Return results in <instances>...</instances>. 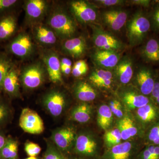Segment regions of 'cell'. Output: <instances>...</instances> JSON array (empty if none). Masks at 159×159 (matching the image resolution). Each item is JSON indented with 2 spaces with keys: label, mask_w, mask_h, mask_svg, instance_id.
Instances as JSON below:
<instances>
[{
  "label": "cell",
  "mask_w": 159,
  "mask_h": 159,
  "mask_svg": "<svg viewBox=\"0 0 159 159\" xmlns=\"http://www.w3.org/2000/svg\"><path fill=\"white\" fill-rule=\"evenodd\" d=\"M48 5L44 0H29L25 6L26 19L30 24L36 25L43 19L48 12Z\"/></svg>",
  "instance_id": "obj_16"
},
{
  "label": "cell",
  "mask_w": 159,
  "mask_h": 159,
  "mask_svg": "<svg viewBox=\"0 0 159 159\" xmlns=\"http://www.w3.org/2000/svg\"><path fill=\"white\" fill-rule=\"evenodd\" d=\"M150 20L142 11H138L126 25V34L131 46L139 45L143 42L150 30Z\"/></svg>",
  "instance_id": "obj_3"
},
{
  "label": "cell",
  "mask_w": 159,
  "mask_h": 159,
  "mask_svg": "<svg viewBox=\"0 0 159 159\" xmlns=\"http://www.w3.org/2000/svg\"><path fill=\"white\" fill-rule=\"evenodd\" d=\"M151 26L156 31H159V4L155 7L152 12L150 20Z\"/></svg>",
  "instance_id": "obj_39"
},
{
  "label": "cell",
  "mask_w": 159,
  "mask_h": 159,
  "mask_svg": "<svg viewBox=\"0 0 159 159\" xmlns=\"http://www.w3.org/2000/svg\"><path fill=\"white\" fill-rule=\"evenodd\" d=\"M151 1L149 0H133L129 1V3L132 5L141 6L142 7H148L150 6Z\"/></svg>",
  "instance_id": "obj_44"
},
{
  "label": "cell",
  "mask_w": 159,
  "mask_h": 159,
  "mask_svg": "<svg viewBox=\"0 0 159 159\" xmlns=\"http://www.w3.org/2000/svg\"><path fill=\"white\" fill-rule=\"evenodd\" d=\"M61 61V70L67 67H72V61L67 57H63Z\"/></svg>",
  "instance_id": "obj_45"
},
{
  "label": "cell",
  "mask_w": 159,
  "mask_h": 159,
  "mask_svg": "<svg viewBox=\"0 0 159 159\" xmlns=\"http://www.w3.org/2000/svg\"><path fill=\"white\" fill-rule=\"evenodd\" d=\"M16 28V20L12 16H8L0 20V39L9 38Z\"/></svg>",
  "instance_id": "obj_29"
},
{
  "label": "cell",
  "mask_w": 159,
  "mask_h": 159,
  "mask_svg": "<svg viewBox=\"0 0 159 159\" xmlns=\"http://www.w3.org/2000/svg\"><path fill=\"white\" fill-rule=\"evenodd\" d=\"M156 2H157L158 3V4H159V1H156Z\"/></svg>",
  "instance_id": "obj_49"
},
{
  "label": "cell",
  "mask_w": 159,
  "mask_h": 159,
  "mask_svg": "<svg viewBox=\"0 0 159 159\" xmlns=\"http://www.w3.org/2000/svg\"><path fill=\"white\" fill-rule=\"evenodd\" d=\"M48 24L57 36L62 39L72 38L77 31V25L74 19L63 9L57 8L51 13Z\"/></svg>",
  "instance_id": "obj_1"
},
{
  "label": "cell",
  "mask_w": 159,
  "mask_h": 159,
  "mask_svg": "<svg viewBox=\"0 0 159 159\" xmlns=\"http://www.w3.org/2000/svg\"><path fill=\"white\" fill-rule=\"evenodd\" d=\"M43 159H67V158L55 145L49 142Z\"/></svg>",
  "instance_id": "obj_35"
},
{
  "label": "cell",
  "mask_w": 159,
  "mask_h": 159,
  "mask_svg": "<svg viewBox=\"0 0 159 159\" xmlns=\"http://www.w3.org/2000/svg\"><path fill=\"white\" fill-rule=\"evenodd\" d=\"M116 127L119 129L122 141L124 142L132 140L136 136L143 138V133L134 117L129 112H125L124 116L118 119Z\"/></svg>",
  "instance_id": "obj_13"
},
{
  "label": "cell",
  "mask_w": 159,
  "mask_h": 159,
  "mask_svg": "<svg viewBox=\"0 0 159 159\" xmlns=\"http://www.w3.org/2000/svg\"><path fill=\"white\" fill-rule=\"evenodd\" d=\"M19 125L24 131L33 134H41L44 130L42 119L36 111L29 108L22 111Z\"/></svg>",
  "instance_id": "obj_9"
},
{
  "label": "cell",
  "mask_w": 159,
  "mask_h": 159,
  "mask_svg": "<svg viewBox=\"0 0 159 159\" xmlns=\"http://www.w3.org/2000/svg\"><path fill=\"white\" fill-rule=\"evenodd\" d=\"M66 95L58 90H52L43 97V104L46 110L54 117L60 116L63 112L66 106Z\"/></svg>",
  "instance_id": "obj_12"
},
{
  "label": "cell",
  "mask_w": 159,
  "mask_h": 159,
  "mask_svg": "<svg viewBox=\"0 0 159 159\" xmlns=\"http://www.w3.org/2000/svg\"><path fill=\"white\" fill-rule=\"evenodd\" d=\"M18 152L17 141L12 139H8L0 152V159H18Z\"/></svg>",
  "instance_id": "obj_31"
},
{
  "label": "cell",
  "mask_w": 159,
  "mask_h": 159,
  "mask_svg": "<svg viewBox=\"0 0 159 159\" xmlns=\"http://www.w3.org/2000/svg\"><path fill=\"white\" fill-rule=\"evenodd\" d=\"M135 120L143 133L159 120V108L152 102L135 110Z\"/></svg>",
  "instance_id": "obj_8"
},
{
  "label": "cell",
  "mask_w": 159,
  "mask_h": 159,
  "mask_svg": "<svg viewBox=\"0 0 159 159\" xmlns=\"http://www.w3.org/2000/svg\"><path fill=\"white\" fill-rule=\"evenodd\" d=\"M157 77L148 68H141L135 76L137 89L143 95L149 97L154 88Z\"/></svg>",
  "instance_id": "obj_17"
},
{
  "label": "cell",
  "mask_w": 159,
  "mask_h": 159,
  "mask_svg": "<svg viewBox=\"0 0 159 159\" xmlns=\"http://www.w3.org/2000/svg\"><path fill=\"white\" fill-rule=\"evenodd\" d=\"M128 12L122 9H111L103 12L101 19L103 24L113 31L121 30L128 19Z\"/></svg>",
  "instance_id": "obj_18"
},
{
  "label": "cell",
  "mask_w": 159,
  "mask_h": 159,
  "mask_svg": "<svg viewBox=\"0 0 159 159\" xmlns=\"http://www.w3.org/2000/svg\"><path fill=\"white\" fill-rule=\"evenodd\" d=\"M114 80L115 76L111 71L100 68L94 70L89 77V80L93 86L102 90L111 88Z\"/></svg>",
  "instance_id": "obj_20"
},
{
  "label": "cell",
  "mask_w": 159,
  "mask_h": 159,
  "mask_svg": "<svg viewBox=\"0 0 159 159\" xmlns=\"http://www.w3.org/2000/svg\"><path fill=\"white\" fill-rule=\"evenodd\" d=\"M103 139L106 149L120 144L122 141L121 133L116 127L106 131L104 134Z\"/></svg>",
  "instance_id": "obj_32"
},
{
  "label": "cell",
  "mask_w": 159,
  "mask_h": 159,
  "mask_svg": "<svg viewBox=\"0 0 159 159\" xmlns=\"http://www.w3.org/2000/svg\"><path fill=\"white\" fill-rule=\"evenodd\" d=\"M151 100L159 108V77H157L153 90L150 96Z\"/></svg>",
  "instance_id": "obj_40"
},
{
  "label": "cell",
  "mask_w": 159,
  "mask_h": 159,
  "mask_svg": "<svg viewBox=\"0 0 159 159\" xmlns=\"http://www.w3.org/2000/svg\"><path fill=\"white\" fill-rule=\"evenodd\" d=\"M9 50L12 54L21 58L31 56L34 51V43L29 34L20 33L9 44Z\"/></svg>",
  "instance_id": "obj_14"
},
{
  "label": "cell",
  "mask_w": 159,
  "mask_h": 159,
  "mask_svg": "<svg viewBox=\"0 0 159 159\" xmlns=\"http://www.w3.org/2000/svg\"><path fill=\"white\" fill-rule=\"evenodd\" d=\"M75 97L82 102L93 101L98 96L97 90L90 84L84 81H78L74 87Z\"/></svg>",
  "instance_id": "obj_23"
},
{
  "label": "cell",
  "mask_w": 159,
  "mask_h": 159,
  "mask_svg": "<svg viewBox=\"0 0 159 159\" xmlns=\"http://www.w3.org/2000/svg\"><path fill=\"white\" fill-rule=\"evenodd\" d=\"M140 150V145L136 141H124L106 149L100 159H135Z\"/></svg>",
  "instance_id": "obj_5"
},
{
  "label": "cell",
  "mask_w": 159,
  "mask_h": 159,
  "mask_svg": "<svg viewBox=\"0 0 159 159\" xmlns=\"http://www.w3.org/2000/svg\"><path fill=\"white\" fill-rule=\"evenodd\" d=\"M88 70V65L85 61L80 60L74 63L71 73L74 77H79L86 74Z\"/></svg>",
  "instance_id": "obj_37"
},
{
  "label": "cell",
  "mask_w": 159,
  "mask_h": 159,
  "mask_svg": "<svg viewBox=\"0 0 159 159\" xmlns=\"http://www.w3.org/2000/svg\"><path fill=\"white\" fill-rule=\"evenodd\" d=\"M142 140L145 145H159V120L145 131Z\"/></svg>",
  "instance_id": "obj_30"
},
{
  "label": "cell",
  "mask_w": 159,
  "mask_h": 159,
  "mask_svg": "<svg viewBox=\"0 0 159 159\" xmlns=\"http://www.w3.org/2000/svg\"><path fill=\"white\" fill-rule=\"evenodd\" d=\"M114 69V76L121 84L126 85L130 82L134 73L132 61L130 58H122Z\"/></svg>",
  "instance_id": "obj_22"
},
{
  "label": "cell",
  "mask_w": 159,
  "mask_h": 159,
  "mask_svg": "<svg viewBox=\"0 0 159 159\" xmlns=\"http://www.w3.org/2000/svg\"><path fill=\"white\" fill-rule=\"evenodd\" d=\"M141 55L145 61L152 63H159V41L155 38L148 39L142 47Z\"/></svg>",
  "instance_id": "obj_26"
},
{
  "label": "cell",
  "mask_w": 159,
  "mask_h": 159,
  "mask_svg": "<svg viewBox=\"0 0 159 159\" xmlns=\"http://www.w3.org/2000/svg\"><path fill=\"white\" fill-rule=\"evenodd\" d=\"M125 1L122 0H98L95 1L98 6L102 7H111L121 6L125 2Z\"/></svg>",
  "instance_id": "obj_41"
},
{
  "label": "cell",
  "mask_w": 159,
  "mask_h": 159,
  "mask_svg": "<svg viewBox=\"0 0 159 159\" xmlns=\"http://www.w3.org/2000/svg\"><path fill=\"white\" fill-rule=\"evenodd\" d=\"M119 99L125 112H130L151 102L150 97L143 95L137 88L125 89L119 93Z\"/></svg>",
  "instance_id": "obj_7"
},
{
  "label": "cell",
  "mask_w": 159,
  "mask_h": 159,
  "mask_svg": "<svg viewBox=\"0 0 159 159\" xmlns=\"http://www.w3.org/2000/svg\"><path fill=\"white\" fill-rule=\"evenodd\" d=\"M108 106L114 116L116 117L118 119H122L124 116L125 113H124L125 110L119 99H111Z\"/></svg>",
  "instance_id": "obj_36"
},
{
  "label": "cell",
  "mask_w": 159,
  "mask_h": 159,
  "mask_svg": "<svg viewBox=\"0 0 159 159\" xmlns=\"http://www.w3.org/2000/svg\"><path fill=\"white\" fill-rule=\"evenodd\" d=\"M25 159H38V158L35 157H29Z\"/></svg>",
  "instance_id": "obj_48"
},
{
  "label": "cell",
  "mask_w": 159,
  "mask_h": 159,
  "mask_svg": "<svg viewBox=\"0 0 159 159\" xmlns=\"http://www.w3.org/2000/svg\"><path fill=\"white\" fill-rule=\"evenodd\" d=\"M77 134L73 127L66 126L57 129L52 133V141L63 153H67L74 147Z\"/></svg>",
  "instance_id": "obj_10"
},
{
  "label": "cell",
  "mask_w": 159,
  "mask_h": 159,
  "mask_svg": "<svg viewBox=\"0 0 159 159\" xmlns=\"http://www.w3.org/2000/svg\"><path fill=\"white\" fill-rule=\"evenodd\" d=\"M70 6L72 13L80 23L92 24L97 20V10L88 2L82 0L72 1Z\"/></svg>",
  "instance_id": "obj_11"
},
{
  "label": "cell",
  "mask_w": 159,
  "mask_h": 159,
  "mask_svg": "<svg viewBox=\"0 0 159 159\" xmlns=\"http://www.w3.org/2000/svg\"><path fill=\"white\" fill-rule=\"evenodd\" d=\"M9 111L5 104L0 101V124L4 122L8 116Z\"/></svg>",
  "instance_id": "obj_43"
},
{
  "label": "cell",
  "mask_w": 159,
  "mask_h": 159,
  "mask_svg": "<svg viewBox=\"0 0 159 159\" xmlns=\"http://www.w3.org/2000/svg\"><path fill=\"white\" fill-rule=\"evenodd\" d=\"M25 150L29 157H36L41 152V148L36 143L28 142L25 144Z\"/></svg>",
  "instance_id": "obj_38"
},
{
  "label": "cell",
  "mask_w": 159,
  "mask_h": 159,
  "mask_svg": "<svg viewBox=\"0 0 159 159\" xmlns=\"http://www.w3.org/2000/svg\"><path fill=\"white\" fill-rule=\"evenodd\" d=\"M135 159H159V145H145Z\"/></svg>",
  "instance_id": "obj_33"
},
{
  "label": "cell",
  "mask_w": 159,
  "mask_h": 159,
  "mask_svg": "<svg viewBox=\"0 0 159 159\" xmlns=\"http://www.w3.org/2000/svg\"><path fill=\"white\" fill-rule=\"evenodd\" d=\"M12 66L10 60L5 54H0V90L3 88L4 80Z\"/></svg>",
  "instance_id": "obj_34"
},
{
  "label": "cell",
  "mask_w": 159,
  "mask_h": 159,
  "mask_svg": "<svg viewBox=\"0 0 159 159\" xmlns=\"http://www.w3.org/2000/svg\"><path fill=\"white\" fill-rule=\"evenodd\" d=\"M61 48L66 54L74 58H79L85 54L87 49L86 42L82 37L72 38L66 40Z\"/></svg>",
  "instance_id": "obj_21"
},
{
  "label": "cell",
  "mask_w": 159,
  "mask_h": 159,
  "mask_svg": "<svg viewBox=\"0 0 159 159\" xmlns=\"http://www.w3.org/2000/svg\"><path fill=\"white\" fill-rule=\"evenodd\" d=\"M42 58L51 81L55 84L62 82L61 61L57 53L52 50H46L42 54Z\"/></svg>",
  "instance_id": "obj_15"
},
{
  "label": "cell",
  "mask_w": 159,
  "mask_h": 159,
  "mask_svg": "<svg viewBox=\"0 0 159 159\" xmlns=\"http://www.w3.org/2000/svg\"><path fill=\"white\" fill-rule=\"evenodd\" d=\"M93 108L88 102H81L71 111V119L81 124L87 123L92 118Z\"/></svg>",
  "instance_id": "obj_27"
},
{
  "label": "cell",
  "mask_w": 159,
  "mask_h": 159,
  "mask_svg": "<svg viewBox=\"0 0 159 159\" xmlns=\"http://www.w3.org/2000/svg\"><path fill=\"white\" fill-rule=\"evenodd\" d=\"M114 121V115L108 105L102 104L97 111V122L102 130L106 131L111 128Z\"/></svg>",
  "instance_id": "obj_28"
},
{
  "label": "cell",
  "mask_w": 159,
  "mask_h": 159,
  "mask_svg": "<svg viewBox=\"0 0 159 159\" xmlns=\"http://www.w3.org/2000/svg\"><path fill=\"white\" fill-rule=\"evenodd\" d=\"M100 148L99 137L92 132L85 131L77 134L73 150L80 157L94 159L99 157Z\"/></svg>",
  "instance_id": "obj_2"
},
{
  "label": "cell",
  "mask_w": 159,
  "mask_h": 159,
  "mask_svg": "<svg viewBox=\"0 0 159 159\" xmlns=\"http://www.w3.org/2000/svg\"><path fill=\"white\" fill-rule=\"evenodd\" d=\"M33 33L37 42L42 45H53L57 42V35L48 26L37 24L33 28Z\"/></svg>",
  "instance_id": "obj_24"
},
{
  "label": "cell",
  "mask_w": 159,
  "mask_h": 159,
  "mask_svg": "<svg viewBox=\"0 0 159 159\" xmlns=\"http://www.w3.org/2000/svg\"><path fill=\"white\" fill-rule=\"evenodd\" d=\"M7 140L3 135L0 134V152L6 145Z\"/></svg>",
  "instance_id": "obj_46"
},
{
  "label": "cell",
  "mask_w": 159,
  "mask_h": 159,
  "mask_svg": "<svg viewBox=\"0 0 159 159\" xmlns=\"http://www.w3.org/2000/svg\"><path fill=\"white\" fill-rule=\"evenodd\" d=\"M19 88L18 71L12 66L4 80L3 88L9 96L17 97L20 95Z\"/></svg>",
  "instance_id": "obj_25"
},
{
  "label": "cell",
  "mask_w": 159,
  "mask_h": 159,
  "mask_svg": "<svg viewBox=\"0 0 159 159\" xmlns=\"http://www.w3.org/2000/svg\"><path fill=\"white\" fill-rule=\"evenodd\" d=\"M17 2L16 0H0V12L6 11Z\"/></svg>",
  "instance_id": "obj_42"
},
{
  "label": "cell",
  "mask_w": 159,
  "mask_h": 159,
  "mask_svg": "<svg viewBox=\"0 0 159 159\" xmlns=\"http://www.w3.org/2000/svg\"><path fill=\"white\" fill-rule=\"evenodd\" d=\"M67 159H89L81 157H70L67 158Z\"/></svg>",
  "instance_id": "obj_47"
},
{
  "label": "cell",
  "mask_w": 159,
  "mask_h": 159,
  "mask_svg": "<svg viewBox=\"0 0 159 159\" xmlns=\"http://www.w3.org/2000/svg\"><path fill=\"white\" fill-rule=\"evenodd\" d=\"M47 74L43 63H34L23 69L20 75L21 81L26 89H34L43 83Z\"/></svg>",
  "instance_id": "obj_4"
},
{
  "label": "cell",
  "mask_w": 159,
  "mask_h": 159,
  "mask_svg": "<svg viewBox=\"0 0 159 159\" xmlns=\"http://www.w3.org/2000/svg\"><path fill=\"white\" fill-rule=\"evenodd\" d=\"M93 40L98 50L114 51L119 53L124 48L122 42L112 34L98 26H92Z\"/></svg>",
  "instance_id": "obj_6"
},
{
  "label": "cell",
  "mask_w": 159,
  "mask_h": 159,
  "mask_svg": "<svg viewBox=\"0 0 159 159\" xmlns=\"http://www.w3.org/2000/svg\"><path fill=\"white\" fill-rule=\"evenodd\" d=\"M93 59L100 69L110 70L117 65L120 56L119 53L114 51L97 50L93 54Z\"/></svg>",
  "instance_id": "obj_19"
}]
</instances>
